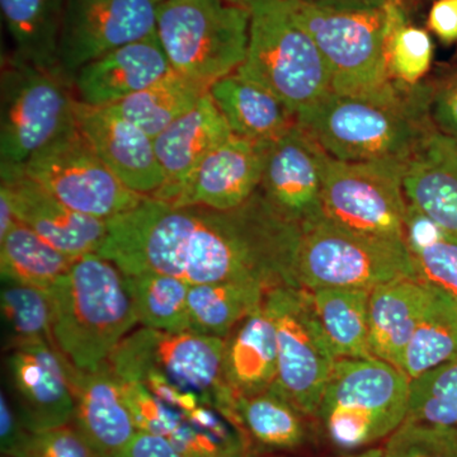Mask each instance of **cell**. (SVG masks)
I'll return each instance as SVG.
<instances>
[{
  "label": "cell",
  "instance_id": "obj_1",
  "mask_svg": "<svg viewBox=\"0 0 457 457\" xmlns=\"http://www.w3.org/2000/svg\"><path fill=\"white\" fill-rule=\"evenodd\" d=\"M302 236V227L276 212L260 189L228 212L145 197L107 221L97 254L126 276L162 273L191 286L258 281L267 290L300 287Z\"/></svg>",
  "mask_w": 457,
  "mask_h": 457
},
{
  "label": "cell",
  "instance_id": "obj_2",
  "mask_svg": "<svg viewBox=\"0 0 457 457\" xmlns=\"http://www.w3.org/2000/svg\"><path fill=\"white\" fill-rule=\"evenodd\" d=\"M432 87L390 79L370 92L330 90L296 113V122L342 162L408 161L436 131L429 116Z\"/></svg>",
  "mask_w": 457,
  "mask_h": 457
},
{
  "label": "cell",
  "instance_id": "obj_3",
  "mask_svg": "<svg viewBox=\"0 0 457 457\" xmlns=\"http://www.w3.org/2000/svg\"><path fill=\"white\" fill-rule=\"evenodd\" d=\"M57 350L74 368L104 365L137 324L126 276L97 253L78 258L49 288Z\"/></svg>",
  "mask_w": 457,
  "mask_h": 457
},
{
  "label": "cell",
  "instance_id": "obj_4",
  "mask_svg": "<svg viewBox=\"0 0 457 457\" xmlns=\"http://www.w3.org/2000/svg\"><path fill=\"white\" fill-rule=\"evenodd\" d=\"M409 390L411 378L383 360H337L315 414L319 436L341 453L374 447L407 420Z\"/></svg>",
  "mask_w": 457,
  "mask_h": 457
},
{
  "label": "cell",
  "instance_id": "obj_5",
  "mask_svg": "<svg viewBox=\"0 0 457 457\" xmlns=\"http://www.w3.org/2000/svg\"><path fill=\"white\" fill-rule=\"evenodd\" d=\"M249 12L248 53L237 71L266 87L296 116L332 90L326 60L285 0H254Z\"/></svg>",
  "mask_w": 457,
  "mask_h": 457
},
{
  "label": "cell",
  "instance_id": "obj_6",
  "mask_svg": "<svg viewBox=\"0 0 457 457\" xmlns=\"http://www.w3.org/2000/svg\"><path fill=\"white\" fill-rule=\"evenodd\" d=\"M251 12L225 0H163L156 37L177 73L210 88L248 53Z\"/></svg>",
  "mask_w": 457,
  "mask_h": 457
},
{
  "label": "cell",
  "instance_id": "obj_7",
  "mask_svg": "<svg viewBox=\"0 0 457 457\" xmlns=\"http://www.w3.org/2000/svg\"><path fill=\"white\" fill-rule=\"evenodd\" d=\"M300 287L374 290L400 278H418L404 239L365 236L328 220L303 228L296 262Z\"/></svg>",
  "mask_w": 457,
  "mask_h": 457
},
{
  "label": "cell",
  "instance_id": "obj_8",
  "mask_svg": "<svg viewBox=\"0 0 457 457\" xmlns=\"http://www.w3.org/2000/svg\"><path fill=\"white\" fill-rule=\"evenodd\" d=\"M77 102L71 80L59 69L8 59L2 71L0 165L23 167L74 129Z\"/></svg>",
  "mask_w": 457,
  "mask_h": 457
},
{
  "label": "cell",
  "instance_id": "obj_9",
  "mask_svg": "<svg viewBox=\"0 0 457 457\" xmlns=\"http://www.w3.org/2000/svg\"><path fill=\"white\" fill-rule=\"evenodd\" d=\"M285 4L326 60L333 92H370L389 82L392 2L372 11H337L308 0H285Z\"/></svg>",
  "mask_w": 457,
  "mask_h": 457
},
{
  "label": "cell",
  "instance_id": "obj_10",
  "mask_svg": "<svg viewBox=\"0 0 457 457\" xmlns=\"http://www.w3.org/2000/svg\"><path fill=\"white\" fill-rule=\"evenodd\" d=\"M224 338L195 332L167 333L141 327L132 330L107 360L120 380L144 371L163 376L173 386L234 411L236 394L222 376Z\"/></svg>",
  "mask_w": 457,
  "mask_h": 457
},
{
  "label": "cell",
  "instance_id": "obj_11",
  "mask_svg": "<svg viewBox=\"0 0 457 457\" xmlns=\"http://www.w3.org/2000/svg\"><path fill=\"white\" fill-rule=\"evenodd\" d=\"M408 161L342 162L328 158L324 216L365 236L404 239L408 203L403 187Z\"/></svg>",
  "mask_w": 457,
  "mask_h": 457
},
{
  "label": "cell",
  "instance_id": "obj_12",
  "mask_svg": "<svg viewBox=\"0 0 457 457\" xmlns=\"http://www.w3.org/2000/svg\"><path fill=\"white\" fill-rule=\"evenodd\" d=\"M264 309L276 329L278 374L276 383L303 413L314 418L336 361L332 347L303 287L270 288Z\"/></svg>",
  "mask_w": 457,
  "mask_h": 457
},
{
  "label": "cell",
  "instance_id": "obj_13",
  "mask_svg": "<svg viewBox=\"0 0 457 457\" xmlns=\"http://www.w3.org/2000/svg\"><path fill=\"white\" fill-rule=\"evenodd\" d=\"M23 170L74 212L104 221L146 197L114 176L77 126L36 153Z\"/></svg>",
  "mask_w": 457,
  "mask_h": 457
},
{
  "label": "cell",
  "instance_id": "obj_14",
  "mask_svg": "<svg viewBox=\"0 0 457 457\" xmlns=\"http://www.w3.org/2000/svg\"><path fill=\"white\" fill-rule=\"evenodd\" d=\"M163 0H66L59 69L66 78L99 56L156 33Z\"/></svg>",
  "mask_w": 457,
  "mask_h": 457
},
{
  "label": "cell",
  "instance_id": "obj_15",
  "mask_svg": "<svg viewBox=\"0 0 457 457\" xmlns=\"http://www.w3.org/2000/svg\"><path fill=\"white\" fill-rule=\"evenodd\" d=\"M329 155L295 122L267 149L260 191L287 220L305 228L324 218L321 192Z\"/></svg>",
  "mask_w": 457,
  "mask_h": 457
},
{
  "label": "cell",
  "instance_id": "obj_16",
  "mask_svg": "<svg viewBox=\"0 0 457 457\" xmlns=\"http://www.w3.org/2000/svg\"><path fill=\"white\" fill-rule=\"evenodd\" d=\"M12 402L32 433L71 425L74 394L68 361L50 342H33L9 350Z\"/></svg>",
  "mask_w": 457,
  "mask_h": 457
},
{
  "label": "cell",
  "instance_id": "obj_17",
  "mask_svg": "<svg viewBox=\"0 0 457 457\" xmlns=\"http://www.w3.org/2000/svg\"><path fill=\"white\" fill-rule=\"evenodd\" d=\"M75 121L84 139L126 187L153 197L165 182L154 139L112 107H93L78 101Z\"/></svg>",
  "mask_w": 457,
  "mask_h": 457
},
{
  "label": "cell",
  "instance_id": "obj_18",
  "mask_svg": "<svg viewBox=\"0 0 457 457\" xmlns=\"http://www.w3.org/2000/svg\"><path fill=\"white\" fill-rule=\"evenodd\" d=\"M0 168V187L7 191L18 221L71 257L97 253L106 237L107 221L74 212L23 167Z\"/></svg>",
  "mask_w": 457,
  "mask_h": 457
},
{
  "label": "cell",
  "instance_id": "obj_19",
  "mask_svg": "<svg viewBox=\"0 0 457 457\" xmlns=\"http://www.w3.org/2000/svg\"><path fill=\"white\" fill-rule=\"evenodd\" d=\"M269 145L231 135L201 162L170 204L219 212L242 206L260 189Z\"/></svg>",
  "mask_w": 457,
  "mask_h": 457
},
{
  "label": "cell",
  "instance_id": "obj_20",
  "mask_svg": "<svg viewBox=\"0 0 457 457\" xmlns=\"http://www.w3.org/2000/svg\"><path fill=\"white\" fill-rule=\"evenodd\" d=\"M173 71L155 35L110 51L71 77L75 97L93 107H110L145 89Z\"/></svg>",
  "mask_w": 457,
  "mask_h": 457
},
{
  "label": "cell",
  "instance_id": "obj_21",
  "mask_svg": "<svg viewBox=\"0 0 457 457\" xmlns=\"http://www.w3.org/2000/svg\"><path fill=\"white\" fill-rule=\"evenodd\" d=\"M68 369L75 402L71 425L88 442L96 456L116 457L137 432L119 378L107 362L86 371L68 361Z\"/></svg>",
  "mask_w": 457,
  "mask_h": 457
},
{
  "label": "cell",
  "instance_id": "obj_22",
  "mask_svg": "<svg viewBox=\"0 0 457 457\" xmlns=\"http://www.w3.org/2000/svg\"><path fill=\"white\" fill-rule=\"evenodd\" d=\"M231 135L233 132L207 92L196 106L155 137V153L165 182L153 198L173 203L201 162Z\"/></svg>",
  "mask_w": 457,
  "mask_h": 457
},
{
  "label": "cell",
  "instance_id": "obj_23",
  "mask_svg": "<svg viewBox=\"0 0 457 457\" xmlns=\"http://www.w3.org/2000/svg\"><path fill=\"white\" fill-rule=\"evenodd\" d=\"M407 203L457 236V140L437 130L405 164L403 179Z\"/></svg>",
  "mask_w": 457,
  "mask_h": 457
},
{
  "label": "cell",
  "instance_id": "obj_24",
  "mask_svg": "<svg viewBox=\"0 0 457 457\" xmlns=\"http://www.w3.org/2000/svg\"><path fill=\"white\" fill-rule=\"evenodd\" d=\"M237 416L251 453L293 456L319 437L314 418L303 413L278 383L237 398Z\"/></svg>",
  "mask_w": 457,
  "mask_h": 457
},
{
  "label": "cell",
  "instance_id": "obj_25",
  "mask_svg": "<svg viewBox=\"0 0 457 457\" xmlns=\"http://www.w3.org/2000/svg\"><path fill=\"white\" fill-rule=\"evenodd\" d=\"M209 93L231 132L243 139L270 144L296 122L278 96L239 71L216 80Z\"/></svg>",
  "mask_w": 457,
  "mask_h": 457
},
{
  "label": "cell",
  "instance_id": "obj_26",
  "mask_svg": "<svg viewBox=\"0 0 457 457\" xmlns=\"http://www.w3.org/2000/svg\"><path fill=\"white\" fill-rule=\"evenodd\" d=\"M278 374L276 329L262 305L225 337L222 376L239 398L270 389L278 380Z\"/></svg>",
  "mask_w": 457,
  "mask_h": 457
},
{
  "label": "cell",
  "instance_id": "obj_27",
  "mask_svg": "<svg viewBox=\"0 0 457 457\" xmlns=\"http://www.w3.org/2000/svg\"><path fill=\"white\" fill-rule=\"evenodd\" d=\"M429 287L431 285L420 278H409L371 291L370 343L375 359L402 370L405 350L428 300Z\"/></svg>",
  "mask_w": 457,
  "mask_h": 457
},
{
  "label": "cell",
  "instance_id": "obj_28",
  "mask_svg": "<svg viewBox=\"0 0 457 457\" xmlns=\"http://www.w3.org/2000/svg\"><path fill=\"white\" fill-rule=\"evenodd\" d=\"M65 2L0 0L14 59L40 68L59 69V38Z\"/></svg>",
  "mask_w": 457,
  "mask_h": 457
},
{
  "label": "cell",
  "instance_id": "obj_29",
  "mask_svg": "<svg viewBox=\"0 0 457 457\" xmlns=\"http://www.w3.org/2000/svg\"><path fill=\"white\" fill-rule=\"evenodd\" d=\"M312 305L337 359H371L370 296L366 288L311 291Z\"/></svg>",
  "mask_w": 457,
  "mask_h": 457
},
{
  "label": "cell",
  "instance_id": "obj_30",
  "mask_svg": "<svg viewBox=\"0 0 457 457\" xmlns=\"http://www.w3.org/2000/svg\"><path fill=\"white\" fill-rule=\"evenodd\" d=\"M267 288L258 281H222L191 286V332L225 338L243 319L260 309Z\"/></svg>",
  "mask_w": 457,
  "mask_h": 457
},
{
  "label": "cell",
  "instance_id": "obj_31",
  "mask_svg": "<svg viewBox=\"0 0 457 457\" xmlns=\"http://www.w3.org/2000/svg\"><path fill=\"white\" fill-rule=\"evenodd\" d=\"M207 92L209 88L203 84L171 71L145 89L110 107L155 139L196 106Z\"/></svg>",
  "mask_w": 457,
  "mask_h": 457
},
{
  "label": "cell",
  "instance_id": "obj_32",
  "mask_svg": "<svg viewBox=\"0 0 457 457\" xmlns=\"http://www.w3.org/2000/svg\"><path fill=\"white\" fill-rule=\"evenodd\" d=\"M429 285L428 300L403 360L402 370L411 380L457 356V302Z\"/></svg>",
  "mask_w": 457,
  "mask_h": 457
},
{
  "label": "cell",
  "instance_id": "obj_33",
  "mask_svg": "<svg viewBox=\"0 0 457 457\" xmlns=\"http://www.w3.org/2000/svg\"><path fill=\"white\" fill-rule=\"evenodd\" d=\"M77 260L49 245L20 221L0 240L2 278L16 279L45 290H49Z\"/></svg>",
  "mask_w": 457,
  "mask_h": 457
},
{
  "label": "cell",
  "instance_id": "obj_34",
  "mask_svg": "<svg viewBox=\"0 0 457 457\" xmlns=\"http://www.w3.org/2000/svg\"><path fill=\"white\" fill-rule=\"evenodd\" d=\"M126 281L141 327L167 333L191 332L188 311L191 285L162 273L126 276Z\"/></svg>",
  "mask_w": 457,
  "mask_h": 457
},
{
  "label": "cell",
  "instance_id": "obj_35",
  "mask_svg": "<svg viewBox=\"0 0 457 457\" xmlns=\"http://www.w3.org/2000/svg\"><path fill=\"white\" fill-rule=\"evenodd\" d=\"M0 305L9 350L41 341L55 345L49 290L16 279L2 278Z\"/></svg>",
  "mask_w": 457,
  "mask_h": 457
},
{
  "label": "cell",
  "instance_id": "obj_36",
  "mask_svg": "<svg viewBox=\"0 0 457 457\" xmlns=\"http://www.w3.org/2000/svg\"><path fill=\"white\" fill-rule=\"evenodd\" d=\"M390 79L416 86L428 73L433 59L429 33L408 23L402 0L392 2V27L386 46Z\"/></svg>",
  "mask_w": 457,
  "mask_h": 457
},
{
  "label": "cell",
  "instance_id": "obj_37",
  "mask_svg": "<svg viewBox=\"0 0 457 457\" xmlns=\"http://www.w3.org/2000/svg\"><path fill=\"white\" fill-rule=\"evenodd\" d=\"M407 245L418 278L446 291L457 302V236L427 221L408 234Z\"/></svg>",
  "mask_w": 457,
  "mask_h": 457
},
{
  "label": "cell",
  "instance_id": "obj_38",
  "mask_svg": "<svg viewBox=\"0 0 457 457\" xmlns=\"http://www.w3.org/2000/svg\"><path fill=\"white\" fill-rule=\"evenodd\" d=\"M407 420L457 428V356L411 378Z\"/></svg>",
  "mask_w": 457,
  "mask_h": 457
},
{
  "label": "cell",
  "instance_id": "obj_39",
  "mask_svg": "<svg viewBox=\"0 0 457 457\" xmlns=\"http://www.w3.org/2000/svg\"><path fill=\"white\" fill-rule=\"evenodd\" d=\"M384 457H457V428L405 420L384 441Z\"/></svg>",
  "mask_w": 457,
  "mask_h": 457
},
{
  "label": "cell",
  "instance_id": "obj_40",
  "mask_svg": "<svg viewBox=\"0 0 457 457\" xmlns=\"http://www.w3.org/2000/svg\"><path fill=\"white\" fill-rule=\"evenodd\" d=\"M25 457H97L73 425L32 435Z\"/></svg>",
  "mask_w": 457,
  "mask_h": 457
},
{
  "label": "cell",
  "instance_id": "obj_41",
  "mask_svg": "<svg viewBox=\"0 0 457 457\" xmlns=\"http://www.w3.org/2000/svg\"><path fill=\"white\" fill-rule=\"evenodd\" d=\"M33 433L21 420L11 398L0 394V451L2 456L25 457Z\"/></svg>",
  "mask_w": 457,
  "mask_h": 457
},
{
  "label": "cell",
  "instance_id": "obj_42",
  "mask_svg": "<svg viewBox=\"0 0 457 457\" xmlns=\"http://www.w3.org/2000/svg\"><path fill=\"white\" fill-rule=\"evenodd\" d=\"M429 116L436 130L457 140V71L432 87Z\"/></svg>",
  "mask_w": 457,
  "mask_h": 457
},
{
  "label": "cell",
  "instance_id": "obj_43",
  "mask_svg": "<svg viewBox=\"0 0 457 457\" xmlns=\"http://www.w3.org/2000/svg\"><path fill=\"white\" fill-rule=\"evenodd\" d=\"M116 457H182L167 438L137 431Z\"/></svg>",
  "mask_w": 457,
  "mask_h": 457
},
{
  "label": "cell",
  "instance_id": "obj_44",
  "mask_svg": "<svg viewBox=\"0 0 457 457\" xmlns=\"http://www.w3.org/2000/svg\"><path fill=\"white\" fill-rule=\"evenodd\" d=\"M428 29L445 44L457 41V0H436L428 14Z\"/></svg>",
  "mask_w": 457,
  "mask_h": 457
},
{
  "label": "cell",
  "instance_id": "obj_45",
  "mask_svg": "<svg viewBox=\"0 0 457 457\" xmlns=\"http://www.w3.org/2000/svg\"><path fill=\"white\" fill-rule=\"evenodd\" d=\"M320 7L337 11H372L381 9L394 0H308Z\"/></svg>",
  "mask_w": 457,
  "mask_h": 457
},
{
  "label": "cell",
  "instance_id": "obj_46",
  "mask_svg": "<svg viewBox=\"0 0 457 457\" xmlns=\"http://www.w3.org/2000/svg\"><path fill=\"white\" fill-rule=\"evenodd\" d=\"M17 221L11 198H9L7 191L0 187V240L7 237Z\"/></svg>",
  "mask_w": 457,
  "mask_h": 457
},
{
  "label": "cell",
  "instance_id": "obj_47",
  "mask_svg": "<svg viewBox=\"0 0 457 457\" xmlns=\"http://www.w3.org/2000/svg\"><path fill=\"white\" fill-rule=\"evenodd\" d=\"M339 457H384L383 447H369L356 453H342Z\"/></svg>",
  "mask_w": 457,
  "mask_h": 457
},
{
  "label": "cell",
  "instance_id": "obj_48",
  "mask_svg": "<svg viewBox=\"0 0 457 457\" xmlns=\"http://www.w3.org/2000/svg\"><path fill=\"white\" fill-rule=\"evenodd\" d=\"M225 2L230 3V4L237 5V7L249 9L254 0H225Z\"/></svg>",
  "mask_w": 457,
  "mask_h": 457
},
{
  "label": "cell",
  "instance_id": "obj_49",
  "mask_svg": "<svg viewBox=\"0 0 457 457\" xmlns=\"http://www.w3.org/2000/svg\"><path fill=\"white\" fill-rule=\"evenodd\" d=\"M245 457H293V456L276 455V453H246V455Z\"/></svg>",
  "mask_w": 457,
  "mask_h": 457
},
{
  "label": "cell",
  "instance_id": "obj_50",
  "mask_svg": "<svg viewBox=\"0 0 457 457\" xmlns=\"http://www.w3.org/2000/svg\"><path fill=\"white\" fill-rule=\"evenodd\" d=\"M2 457H9V456H2Z\"/></svg>",
  "mask_w": 457,
  "mask_h": 457
}]
</instances>
